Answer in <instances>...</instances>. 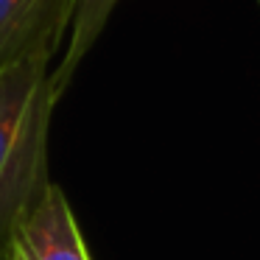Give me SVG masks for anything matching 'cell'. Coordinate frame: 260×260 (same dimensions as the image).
<instances>
[{
  "mask_svg": "<svg viewBox=\"0 0 260 260\" xmlns=\"http://www.w3.org/2000/svg\"><path fill=\"white\" fill-rule=\"evenodd\" d=\"M51 59L0 70V252L17 218L48 187V129L56 104Z\"/></svg>",
  "mask_w": 260,
  "mask_h": 260,
  "instance_id": "obj_1",
  "label": "cell"
},
{
  "mask_svg": "<svg viewBox=\"0 0 260 260\" xmlns=\"http://www.w3.org/2000/svg\"><path fill=\"white\" fill-rule=\"evenodd\" d=\"M79 0H0V70L28 59H53Z\"/></svg>",
  "mask_w": 260,
  "mask_h": 260,
  "instance_id": "obj_3",
  "label": "cell"
},
{
  "mask_svg": "<svg viewBox=\"0 0 260 260\" xmlns=\"http://www.w3.org/2000/svg\"><path fill=\"white\" fill-rule=\"evenodd\" d=\"M257 3H260V0H257Z\"/></svg>",
  "mask_w": 260,
  "mask_h": 260,
  "instance_id": "obj_5",
  "label": "cell"
},
{
  "mask_svg": "<svg viewBox=\"0 0 260 260\" xmlns=\"http://www.w3.org/2000/svg\"><path fill=\"white\" fill-rule=\"evenodd\" d=\"M118 3L120 0H79L73 25H70V34H68V53H64L62 64L56 70H51V81H53L56 98L68 90L76 68L92 51V45L98 42L101 31L107 28V23H109V17H112Z\"/></svg>",
  "mask_w": 260,
  "mask_h": 260,
  "instance_id": "obj_4",
  "label": "cell"
},
{
  "mask_svg": "<svg viewBox=\"0 0 260 260\" xmlns=\"http://www.w3.org/2000/svg\"><path fill=\"white\" fill-rule=\"evenodd\" d=\"M0 260H3V257H0Z\"/></svg>",
  "mask_w": 260,
  "mask_h": 260,
  "instance_id": "obj_6",
  "label": "cell"
},
{
  "mask_svg": "<svg viewBox=\"0 0 260 260\" xmlns=\"http://www.w3.org/2000/svg\"><path fill=\"white\" fill-rule=\"evenodd\" d=\"M0 257L3 260H92L62 187L48 182V187L40 193V199L12 226Z\"/></svg>",
  "mask_w": 260,
  "mask_h": 260,
  "instance_id": "obj_2",
  "label": "cell"
}]
</instances>
